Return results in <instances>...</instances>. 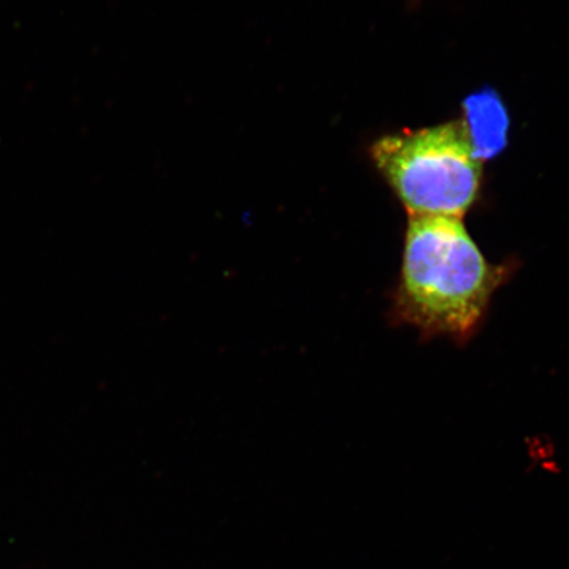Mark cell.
I'll use <instances>...</instances> for the list:
<instances>
[{
    "mask_svg": "<svg viewBox=\"0 0 569 569\" xmlns=\"http://www.w3.org/2000/svg\"><path fill=\"white\" fill-rule=\"evenodd\" d=\"M508 269L490 264L461 219L410 217L395 310L425 337L465 340Z\"/></svg>",
    "mask_w": 569,
    "mask_h": 569,
    "instance_id": "obj_1",
    "label": "cell"
},
{
    "mask_svg": "<svg viewBox=\"0 0 569 569\" xmlns=\"http://www.w3.org/2000/svg\"><path fill=\"white\" fill-rule=\"evenodd\" d=\"M371 154L410 217L461 219L478 197L481 162L462 122L391 134Z\"/></svg>",
    "mask_w": 569,
    "mask_h": 569,
    "instance_id": "obj_2",
    "label": "cell"
},
{
    "mask_svg": "<svg viewBox=\"0 0 569 569\" xmlns=\"http://www.w3.org/2000/svg\"><path fill=\"white\" fill-rule=\"evenodd\" d=\"M465 124L475 158L493 159L508 142L509 117L501 98L483 89L465 102Z\"/></svg>",
    "mask_w": 569,
    "mask_h": 569,
    "instance_id": "obj_3",
    "label": "cell"
}]
</instances>
